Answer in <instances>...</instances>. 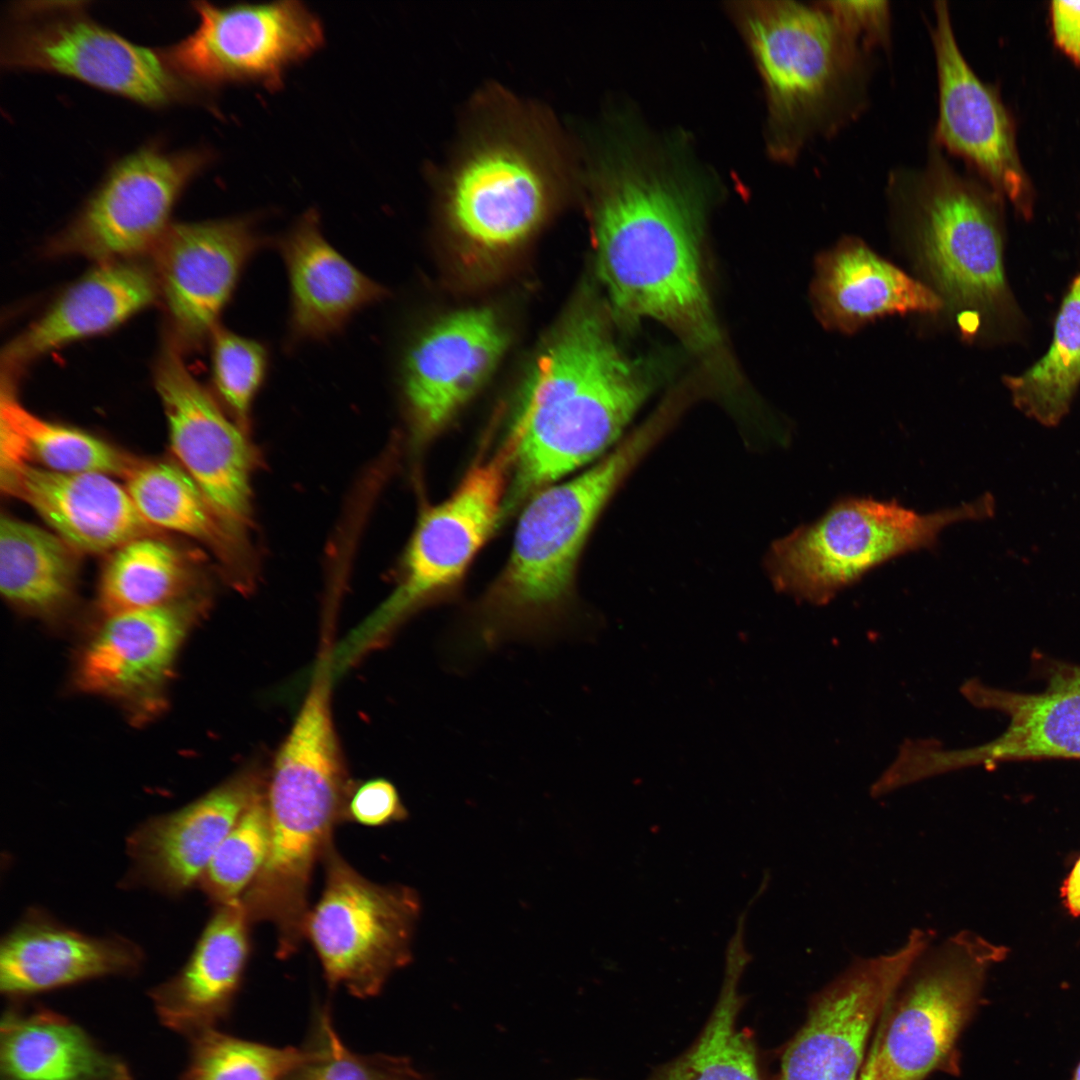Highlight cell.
Segmentation results:
<instances>
[{
	"instance_id": "4316f807",
	"label": "cell",
	"mask_w": 1080,
	"mask_h": 1080,
	"mask_svg": "<svg viewBox=\"0 0 1080 1080\" xmlns=\"http://www.w3.org/2000/svg\"><path fill=\"white\" fill-rule=\"evenodd\" d=\"M279 246L289 278V326L295 342L335 334L353 314L386 294L330 245L314 210L297 222Z\"/></svg>"
},
{
	"instance_id": "f35d334b",
	"label": "cell",
	"mask_w": 1080,
	"mask_h": 1080,
	"mask_svg": "<svg viewBox=\"0 0 1080 1080\" xmlns=\"http://www.w3.org/2000/svg\"><path fill=\"white\" fill-rule=\"evenodd\" d=\"M211 344L215 388L236 423L246 427L265 376L266 350L259 342L220 327L211 334Z\"/></svg>"
},
{
	"instance_id": "83f0119b",
	"label": "cell",
	"mask_w": 1080,
	"mask_h": 1080,
	"mask_svg": "<svg viewBox=\"0 0 1080 1080\" xmlns=\"http://www.w3.org/2000/svg\"><path fill=\"white\" fill-rule=\"evenodd\" d=\"M158 288L155 272L142 264L127 259L102 262L12 340L2 362L16 369L67 343L110 330L150 305Z\"/></svg>"
},
{
	"instance_id": "1f68e13d",
	"label": "cell",
	"mask_w": 1080,
	"mask_h": 1080,
	"mask_svg": "<svg viewBox=\"0 0 1080 1080\" xmlns=\"http://www.w3.org/2000/svg\"><path fill=\"white\" fill-rule=\"evenodd\" d=\"M125 488L140 515L152 526L193 537L214 549L225 564L244 563L242 537L217 516L192 477L171 462H139L125 477Z\"/></svg>"
},
{
	"instance_id": "8fae6325",
	"label": "cell",
	"mask_w": 1080,
	"mask_h": 1080,
	"mask_svg": "<svg viewBox=\"0 0 1080 1080\" xmlns=\"http://www.w3.org/2000/svg\"><path fill=\"white\" fill-rule=\"evenodd\" d=\"M1006 949L967 930L919 957L877 1032L876 1079L923 1080L949 1055ZM887 1009V1008H886Z\"/></svg>"
},
{
	"instance_id": "836d02e7",
	"label": "cell",
	"mask_w": 1080,
	"mask_h": 1080,
	"mask_svg": "<svg viewBox=\"0 0 1080 1080\" xmlns=\"http://www.w3.org/2000/svg\"><path fill=\"white\" fill-rule=\"evenodd\" d=\"M189 572L180 551L153 534L112 551L103 569L98 603L105 616L180 600Z\"/></svg>"
},
{
	"instance_id": "277c9868",
	"label": "cell",
	"mask_w": 1080,
	"mask_h": 1080,
	"mask_svg": "<svg viewBox=\"0 0 1080 1080\" xmlns=\"http://www.w3.org/2000/svg\"><path fill=\"white\" fill-rule=\"evenodd\" d=\"M895 230L943 301L961 340L983 347L1023 342L1027 319L1009 285L998 202L962 175L932 139L924 164L887 179Z\"/></svg>"
},
{
	"instance_id": "74e56055",
	"label": "cell",
	"mask_w": 1080,
	"mask_h": 1080,
	"mask_svg": "<svg viewBox=\"0 0 1080 1080\" xmlns=\"http://www.w3.org/2000/svg\"><path fill=\"white\" fill-rule=\"evenodd\" d=\"M269 845L264 786L225 837L198 882L209 899L217 905L241 898L262 869Z\"/></svg>"
},
{
	"instance_id": "9a60e30c",
	"label": "cell",
	"mask_w": 1080,
	"mask_h": 1080,
	"mask_svg": "<svg viewBox=\"0 0 1080 1080\" xmlns=\"http://www.w3.org/2000/svg\"><path fill=\"white\" fill-rule=\"evenodd\" d=\"M512 457L507 440L495 456L474 465L447 500L421 515L399 582L376 612L378 627L396 626L457 587L498 520Z\"/></svg>"
},
{
	"instance_id": "7bdbcfd3",
	"label": "cell",
	"mask_w": 1080,
	"mask_h": 1080,
	"mask_svg": "<svg viewBox=\"0 0 1080 1080\" xmlns=\"http://www.w3.org/2000/svg\"><path fill=\"white\" fill-rule=\"evenodd\" d=\"M1061 895L1069 912L1080 916V858L1064 880Z\"/></svg>"
},
{
	"instance_id": "5b68a950",
	"label": "cell",
	"mask_w": 1080,
	"mask_h": 1080,
	"mask_svg": "<svg viewBox=\"0 0 1080 1080\" xmlns=\"http://www.w3.org/2000/svg\"><path fill=\"white\" fill-rule=\"evenodd\" d=\"M730 10L764 85L776 160L793 162L810 141L835 136L865 111L873 51L820 1H744Z\"/></svg>"
},
{
	"instance_id": "60d3db41",
	"label": "cell",
	"mask_w": 1080,
	"mask_h": 1080,
	"mask_svg": "<svg viewBox=\"0 0 1080 1080\" xmlns=\"http://www.w3.org/2000/svg\"><path fill=\"white\" fill-rule=\"evenodd\" d=\"M408 817L398 790L385 778H374L353 789L345 809V819L380 827L401 822Z\"/></svg>"
},
{
	"instance_id": "d6a6232c",
	"label": "cell",
	"mask_w": 1080,
	"mask_h": 1080,
	"mask_svg": "<svg viewBox=\"0 0 1080 1080\" xmlns=\"http://www.w3.org/2000/svg\"><path fill=\"white\" fill-rule=\"evenodd\" d=\"M1002 381L1016 409L1042 425L1056 426L1069 413L1080 389V273L1060 303L1047 351Z\"/></svg>"
},
{
	"instance_id": "e0dca14e",
	"label": "cell",
	"mask_w": 1080,
	"mask_h": 1080,
	"mask_svg": "<svg viewBox=\"0 0 1080 1080\" xmlns=\"http://www.w3.org/2000/svg\"><path fill=\"white\" fill-rule=\"evenodd\" d=\"M930 35L938 83V116L932 140L944 152L973 166L995 192L1029 219L1032 194L1009 114L994 89L975 74L962 54L946 1L934 4Z\"/></svg>"
},
{
	"instance_id": "44dd1931",
	"label": "cell",
	"mask_w": 1080,
	"mask_h": 1080,
	"mask_svg": "<svg viewBox=\"0 0 1080 1080\" xmlns=\"http://www.w3.org/2000/svg\"><path fill=\"white\" fill-rule=\"evenodd\" d=\"M1044 687L1027 693L992 687L969 679L961 694L977 708L1003 714L1005 730L989 742L961 749L944 748L945 772L1003 762L1050 758L1080 759V665L1039 658Z\"/></svg>"
},
{
	"instance_id": "2e32d148",
	"label": "cell",
	"mask_w": 1080,
	"mask_h": 1080,
	"mask_svg": "<svg viewBox=\"0 0 1080 1080\" xmlns=\"http://www.w3.org/2000/svg\"><path fill=\"white\" fill-rule=\"evenodd\" d=\"M172 451L221 521L244 537L252 515L253 449L184 364L170 340L155 369Z\"/></svg>"
},
{
	"instance_id": "3957f363",
	"label": "cell",
	"mask_w": 1080,
	"mask_h": 1080,
	"mask_svg": "<svg viewBox=\"0 0 1080 1080\" xmlns=\"http://www.w3.org/2000/svg\"><path fill=\"white\" fill-rule=\"evenodd\" d=\"M657 381L648 362L616 342L595 306L576 312L524 382L508 439L513 499L597 459L618 444Z\"/></svg>"
},
{
	"instance_id": "7a4b0ae2",
	"label": "cell",
	"mask_w": 1080,
	"mask_h": 1080,
	"mask_svg": "<svg viewBox=\"0 0 1080 1080\" xmlns=\"http://www.w3.org/2000/svg\"><path fill=\"white\" fill-rule=\"evenodd\" d=\"M680 415L664 403L577 477L540 491L524 509L501 576L444 640L460 665L508 642H550L569 634L575 567L599 515L623 481Z\"/></svg>"
},
{
	"instance_id": "ac0fdd59",
	"label": "cell",
	"mask_w": 1080,
	"mask_h": 1080,
	"mask_svg": "<svg viewBox=\"0 0 1080 1080\" xmlns=\"http://www.w3.org/2000/svg\"><path fill=\"white\" fill-rule=\"evenodd\" d=\"M263 243L248 217L169 225L153 248L154 263L179 345L211 336L243 268Z\"/></svg>"
},
{
	"instance_id": "ab89813d",
	"label": "cell",
	"mask_w": 1080,
	"mask_h": 1080,
	"mask_svg": "<svg viewBox=\"0 0 1080 1080\" xmlns=\"http://www.w3.org/2000/svg\"><path fill=\"white\" fill-rule=\"evenodd\" d=\"M867 49L888 50L891 9L887 1H820Z\"/></svg>"
},
{
	"instance_id": "f546056e",
	"label": "cell",
	"mask_w": 1080,
	"mask_h": 1080,
	"mask_svg": "<svg viewBox=\"0 0 1080 1080\" xmlns=\"http://www.w3.org/2000/svg\"><path fill=\"white\" fill-rule=\"evenodd\" d=\"M10 392L1 396L0 469L37 462L56 472L125 479L140 462L94 435L36 416Z\"/></svg>"
},
{
	"instance_id": "8d00e7d4",
	"label": "cell",
	"mask_w": 1080,
	"mask_h": 1080,
	"mask_svg": "<svg viewBox=\"0 0 1080 1080\" xmlns=\"http://www.w3.org/2000/svg\"><path fill=\"white\" fill-rule=\"evenodd\" d=\"M302 1058L287 1080H428L407 1057L363 1055L340 1038L330 1009L313 1010Z\"/></svg>"
},
{
	"instance_id": "d6986e66",
	"label": "cell",
	"mask_w": 1080,
	"mask_h": 1080,
	"mask_svg": "<svg viewBox=\"0 0 1080 1080\" xmlns=\"http://www.w3.org/2000/svg\"><path fill=\"white\" fill-rule=\"evenodd\" d=\"M194 599L107 616L83 648L76 680L137 716L160 709L178 652L201 611Z\"/></svg>"
},
{
	"instance_id": "9c48e42d",
	"label": "cell",
	"mask_w": 1080,
	"mask_h": 1080,
	"mask_svg": "<svg viewBox=\"0 0 1080 1080\" xmlns=\"http://www.w3.org/2000/svg\"><path fill=\"white\" fill-rule=\"evenodd\" d=\"M81 1H24L7 10L1 64L72 77L137 103L162 107L199 92L161 49L138 46L97 23Z\"/></svg>"
},
{
	"instance_id": "4fadbf2b",
	"label": "cell",
	"mask_w": 1080,
	"mask_h": 1080,
	"mask_svg": "<svg viewBox=\"0 0 1080 1080\" xmlns=\"http://www.w3.org/2000/svg\"><path fill=\"white\" fill-rule=\"evenodd\" d=\"M208 161L205 151L168 152L152 144L125 156L50 249L101 262L153 249L179 196Z\"/></svg>"
},
{
	"instance_id": "d590c367",
	"label": "cell",
	"mask_w": 1080,
	"mask_h": 1080,
	"mask_svg": "<svg viewBox=\"0 0 1080 1080\" xmlns=\"http://www.w3.org/2000/svg\"><path fill=\"white\" fill-rule=\"evenodd\" d=\"M188 1041L181 1080H287L302 1058L301 1048L272 1046L219 1028Z\"/></svg>"
},
{
	"instance_id": "ffe728a7",
	"label": "cell",
	"mask_w": 1080,
	"mask_h": 1080,
	"mask_svg": "<svg viewBox=\"0 0 1080 1080\" xmlns=\"http://www.w3.org/2000/svg\"><path fill=\"white\" fill-rule=\"evenodd\" d=\"M506 345L501 322L485 308L450 314L415 340L403 366V394L415 444L437 433L479 390Z\"/></svg>"
},
{
	"instance_id": "7c38bea8",
	"label": "cell",
	"mask_w": 1080,
	"mask_h": 1080,
	"mask_svg": "<svg viewBox=\"0 0 1080 1080\" xmlns=\"http://www.w3.org/2000/svg\"><path fill=\"white\" fill-rule=\"evenodd\" d=\"M196 29L161 49L186 83L197 91L251 82L279 88L291 65L318 50L322 24L298 1L228 7L193 3Z\"/></svg>"
},
{
	"instance_id": "b9f144b4",
	"label": "cell",
	"mask_w": 1080,
	"mask_h": 1080,
	"mask_svg": "<svg viewBox=\"0 0 1080 1080\" xmlns=\"http://www.w3.org/2000/svg\"><path fill=\"white\" fill-rule=\"evenodd\" d=\"M1050 17L1057 45L1080 65V1H1053Z\"/></svg>"
},
{
	"instance_id": "ee69618b",
	"label": "cell",
	"mask_w": 1080,
	"mask_h": 1080,
	"mask_svg": "<svg viewBox=\"0 0 1080 1080\" xmlns=\"http://www.w3.org/2000/svg\"><path fill=\"white\" fill-rule=\"evenodd\" d=\"M876 1053H877V1039L874 1038L872 1049L870 1050L868 1059L865 1063V1067L860 1075V1080H877L876 1079Z\"/></svg>"
},
{
	"instance_id": "d4e9b609",
	"label": "cell",
	"mask_w": 1080,
	"mask_h": 1080,
	"mask_svg": "<svg viewBox=\"0 0 1080 1080\" xmlns=\"http://www.w3.org/2000/svg\"><path fill=\"white\" fill-rule=\"evenodd\" d=\"M810 300L822 326L844 334L888 315L944 311L943 301L923 281L852 236L817 256Z\"/></svg>"
},
{
	"instance_id": "4dcf8cb0",
	"label": "cell",
	"mask_w": 1080,
	"mask_h": 1080,
	"mask_svg": "<svg viewBox=\"0 0 1080 1080\" xmlns=\"http://www.w3.org/2000/svg\"><path fill=\"white\" fill-rule=\"evenodd\" d=\"M77 579L75 550L54 532L2 515L0 590L14 607L50 616L71 599Z\"/></svg>"
},
{
	"instance_id": "52a82bcc",
	"label": "cell",
	"mask_w": 1080,
	"mask_h": 1080,
	"mask_svg": "<svg viewBox=\"0 0 1080 1080\" xmlns=\"http://www.w3.org/2000/svg\"><path fill=\"white\" fill-rule=\"evenodd\" d=\"M527 112L509 109L478 126L442 182L452 227L482 248L525 239L569 184L556 138Z\"/></svg>"
},
{
	"instance_id": "5bb4252c",
	"label": "cell",
	"mask_w": 1080,
	"mask_h": 1080,
	"mask_svg": "<svg viewBox=\"0 0 1080 1080\" xmlns=\"http://www.w3.org/2000/svg\"><path fill=\"white\" fill-rule=\"evenodd\" d=\"M932 939L931 930L914 928L895 951L854 959L814 997L783 1054L778 1080H860L875 1022Z\"/></svg>"
},
{
	"instance_id": "7402d4cb",
	"label": "cell",
	"mask_w": 1080,
	"mask_h": 1080,
	"mask_svg": "<svg viewBox=\"0 0 1080 1080\" xmlns=\"http://www.w3.org/2000/svg\"><path fill=\"white\" fill-rule=\"evenodd\" d=\"M265 783L259 769L246 768L185 807L138 826L127 841L133 879L166 894L188 890Z\"/></svg>"
},
{
	"instance_id": "f6af8a7d",
	"label": "cell",
	"mask_w": 1080,
	"mask_h": 1080,
	"mask_svg": "<svg viewBox=\"0 0 1080 1080\" xmlns=\"http://www.w3.org/2000/svg\"><path fill=\"white\" fill-rule=\"evenodd\" d=\"M1072 1080H1080V1062H1079V1064L1077 1065V1067H1076V1069L1074 1071V1075H1073Z\"/></svg>"
},
{
	"instance_id": "bcb514c9",
	"label": "cell",
	"mask_w": 1080,
	"mask_h": 1080,
	"mask_svg": "<svg viewBox=\"0 0 1080 1080\" xmlns=\"http://www.w3.org/2000/svg\"><path fill=\"white\" fill-rule=\"evenodd\" d=\"M579 1080H587V1079H579Z\"/></svg>"
},
{
	"instance_id": "484cf974",
	"label": "cell",
	"mask_w": 1080,
	"mask_h": 1080,
	"mask_svg": "<svg viewBox=\"0 0 1080 1080\" xmlns=\"http://www.w3.org/2000/svg\"><path fill=\"white\" fill-rule=\"evenodd\" d=\"M143 953L120 937H94L31 910L1 942L0 990L16 999L105 976L135 974Z\"/></svg>"
},
{
	"instance_id": "8992f818",
	"label": "cell",
	"mask_w": 1080,
	"mask_h": 1080,
	"mask_svg": "<svg viewBox=\"0 0 1080 1080\" xmlns=\"http://www.w3.org/2000/svg\"><path fill=\"white\" fill-rule=\"evenodd\" d=\"M990 495L931 513L897 500L848 496L815 521L777 539L765 557L775 588L797 600L826 605L878 566L902 555L933 549L948 526L990 517Z\"/></svg>"
},
{
	"instance_id": "6da1fadb",
	"label": "cell",
	"mask_w": 1080,
	"mask_h": 1080,
	"mask_svg": "<svg viewBox=\"0 0 1080 1080\" xmlns=\"http://www.w3.org/2000/svg\"><path fill=\"white\" fill-rule=\"evenodd\" d=\"M656 152L617 140L590 171L597 274L615 320L663 324L713 379L729 382L702 257L705 183Z\"/></svg>"
},
{
	"instance_id": "e575fe53",
	"label": "cell",
	"mask_w": 1080,
	"mask_h": 1080,
	"mask_svg": "<svg viewBox=\"0 0 1080 1080\" xmlns=\"http://www.w3.org/2000/svg\"><path fill=\"white\" fill-rule=\"evenodd\" d=\"M744 972L725 968L719 998L697 1041L655 1080H763L751 1038L737 1025Z\"/></svg>"
},
{
	"instance_id": "ba28073f",
	"label": "cell",
	"mask_w": 1080,
	"mask_h": 1080,
	"mask_svg": "<svg viewBox=\"0 0 1080 1080\" xmlns=\"http://www.w3.org/2000/svg\"><path fill=\"white\" fill-rule=\"evenodd\" d=\"M329 670L317 671L265 783L270 845L264 868L298 883L312 877L345 819L351 788L330 710Z\"/></svg>"
},
{
	"instance_id": "cb8c5ba5",
	"label": "cell",
	"mask_w": 1080,
	"mask_h": 1080,
	"mask_svg": "<svg viewBox=\"0 0 1080 1080\" xmlns=\"http://www.w3.org/2000/svg\"><path fill=\"white\" fill-rule=\"evenodd\" d=\"M251 923L242 898L217 904L184 966L149 992L162 1025L188 1040L229 1019L249 959Z\"/></svg>"
},
{
	"instance_id": "603a6c76",
	"label": "cell",
	"mask_w": 1080,
	"mask_h": 1080,
	"mask_svg": "<svg viewBox=\"0 0 1080 1080\" xmlns=\"http://www.w3.org/2000/svg\"><path fill=\"white\" fill-rule=\"evenodd\" d=\"M0 486L31 506L77 552H112L154 531L125 486L106 474L62 473L23 464L1 470Z\"/></svg>"
},
{
	"instance_id": "f1b7e54d",
	"label": "cell",
	"mask_w": 1080,
	"mask_h": 1080,
	"mask_svg": "<svg viewBox=\"0 0 1080 1080\" xmlns=\"http://www.w3.org/2000/svg\"><path fill=\"white\" fill-rule=\"evenodd\" d=\"M0 1080H132L128 1064L47 1008H9L0 1025Z\"/></svg>"
},
{
	"instance_id": "30bf717a",
	"label": "cell",
	"mask_w": 1080,
	"mask_h": 1080,
	"mask_svg": "<svg viewBox=\"0 0 1080 1080\" xmlns=\"http://www.w3.org/2000/svg\"><path fill=\"white\" fill-rule=\"evenodd\" d=\"M322 895L309 911L305 934L329 987L377 996L394 972L412 960L421 912L416 890L374 883L350 866L333 844L324 856Z\"/></svg>"
}]
</instances>
